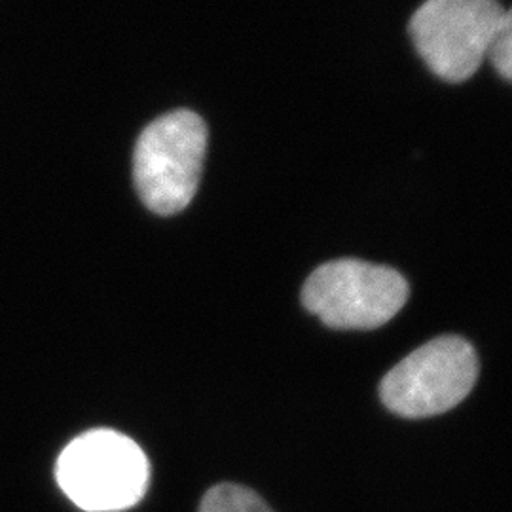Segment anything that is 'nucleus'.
Listing matches in <instances>:
<instances>
[{
	"instance_id": "obj_1",
	"label": "nucleus",
	"mask_w": 512,
	"mask_h": 512,
	"mask_svg": "<svg viewBox=\"0 0 512 512\" xmlns=\"http://www.w3.org/2000/svg\"><path fill=\"white\" fill-rule=\"evenodd\" d=\"M55 478L82 511H126L147 494L150 463L126 435L93 429L67 444L57 459Z\"/></svg>"
},
{
	"instance_id": "obj_2",
	"label": "nucleus",
	"mask_w": 512,
	"mask_h": 512,
	"mask_svg": "<svg viewBox=\"0 0 512 512\" xmlns=\"http://www.w3.org/2000/svg\"><path fill=\"white\" fill-rule=\"evenodd\" d=\"M207 129L192 110L160 116L139 135L133 154V179L143 203L156 215L183 211L198 192Z\"/></svg>"
},
{
	"instance_id": "obj_3",
	"label": "nucleus",
	"mask_w": 512,
	"mask_h": 512,
	"mask_svg": "<svg viewBox=\"0 0 512 512\" xmlns=\"http://www.w3.org/2000/svg\"><path fill=\"white\" fill-rule=\"evenodd\" d=\"M408 296L403 274L355 258L319 266L302 289L306 310L336 330L378 329L403 310Z\"/></svg>"
},
{
	"instance_id": "obj_4",
	"label": "nucleus",
	"mask_w": 512,
	"mask_h": 512,
	"mask_svg": "<svg viewBox=\"0 0 512 512\" xmlns=\"http://www.w3.org/2000/svg\"><path fill=\"white\" fill-rule=\"evenodd\" d=\"M476 378L475 348L459 336H440L385 374L380 397L393 414L421 420L458 406L475 387Z\"/></svg>"
},
{
	"instance_id": "obj_5",
	"label": "nucleus",
	"mask_w": 512,
	"mask_h": 512,
	"mask_svg": "<svg viewBox=\"0 0 512 512\" xmlns=\"http://www.w3.org/2000/svg\"><path fill=\"white\" fill-rule=\"evenodd\" d=\"M509 14L499 0H425L410 19V37L433 73L463 82L478 71Z\"/></svg>"
},
{
	"instance_id": "obj_6",
	"label": "nucleus",
	"mask_w": 512,
	"mask_h": 512,
	"mask_svg": "<svg viewBox=\"0 0 512 512\" xmlns=\"http://www.w3.org/2000/svg\"><path fill=\"white\" fill-rule=\"evenodd\" d=\"M200 512H274L260 495L239 486L219 484L203 495Z\"/></svg>"
},
{
	"instance_id": "obj_7",
	"label": "nucleus",
	"mask_w": 512,
	"mask_h": 512,
	"mask_svg": "<svg viewBox=\"0 0 512 512\" xmlns=\"http://www.w3.org/2000/svg\"><path fill=\"white\" fill-rule=\"evenodd\" d=\"M494 63L495 71L501 74L503 80H511L512 76V16L509 14L495 31L488 55Z\"/></svg>"
}]
</instances>
